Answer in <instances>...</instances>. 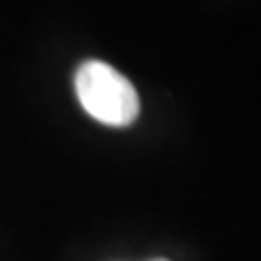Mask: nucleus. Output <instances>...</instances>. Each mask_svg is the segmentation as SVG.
<instances>
[{"mask_svg":"<svg viewBox=\"0 0 261 261\" xmlns=\"http://www.w3.org/2000/svg\"><path fill=\"white\" fill-rule=\"evenodd\" d=\"M75 94L94 121L126 128L138 119L140 99L126 75L104 61H85L75 73Z\"/></svg>","mask_w":261,"mask_h":261,"instance_id":"obj_1","label":"nucleus"},{"mask_svg":"<svg viewBox=\"0 0 261 261\" xmlns=\"http://www.w3.org/2000/svg\"><path fill=\"white\" fill-rule=\"evenodd\" d=\"M155 261H167V259H155Z\"/></svg>","mask_w":261,"mask_h":261,"instance_id":"obj_2","label":"nucleus"}]
</instances>
